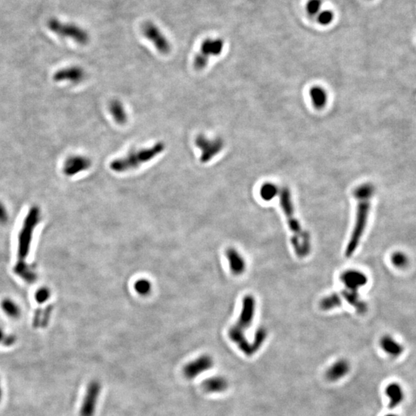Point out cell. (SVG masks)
I'll use <instances>...</instances> for the list:
<instances>
[{"label":"cell","mask_w":416,"mask_h":416,"mask_svg":"<svg viewBox=\"0 0 416 416\" xmlns=\"http://www.w3.org/2000/svg\"><path fill=\"white\" fill-rule=\"evenodd\" d=\"M279 199L281 208L285 214L287 225L292 234L290 240L294 252L298 258H305L311 251V236L307 231L304 230L296 216L292 193L289 187L283 186L280 190Z\"/></svg>","instance_id":"obj_1"},{"label":"cell","mask_w":416,"mask_h":416,"mask_svg":"<svg viewBox=\"0 0 416 416\" xmlns=\"http://www.w3.org/2000/svg\"><path fill=\"white\" fill-rule=\"evenodd\" d=\"M374 193L375 187L369 183L357 186L353 192L357 206L353 232L351 234L345 250V255L348 258L354 255L365 232L371 211V199Z\"/></svg>","instance_id":"obj_2"},{"label":"cell","mask_w":416,"mask_h":416,"mask_svg":"<svg viewBox=\"0 0 416 416\" xmlns=\"http://www.w3.org/2000/svg\"><path fill=\"white\" fill-rule=\"evenodd\" d=\"M256 313V300L252 295H246L242 300L241 310L236 323L228 331V337L246 356H254L251 343L245 336L250 328Z\"/></svg>","instance_id":"obj_3"},{"label":"cell","mask_w":416,"mask_h":416,"mask_svg":"<svg viewBox=\"0 0 416 416\" xmlns=\"http://www.w3.org/2000/svg\"><path fill=\"white\" fill-rule=\"evenodd\" d=\"M165 148V143L160 141L150 147L132 150L124 157L113 161L110 164V168L117 173H123L137 169L143 164L150 162L156 157L162 154Z\"/></svg>","instance_id":"obj_4"},{"label":"cell","mask_w":416,"mask_h":416,"mask_svg":"<svg viewBox=\"0 0 416 416\" xmlns=\"http://www.w3.org/2000/svg\"><path fill=\"white\" fill-rule=\"evenodd\" d=\"M47 25L53 33L64 38L72 39L77 44L86 45L90 41L88 33L76 25L61 23L57 19H50Z\"/></svg>","instance_id":"obj_5"},{"label":"cell","mask_w":416,"mask_h":416,"mask_svg":"<svg viewBox=\"0 0 416 416\" xmlns=\"http://www.w3.org/2000/svg\"><path fill=\"white\" fill-rule=\"evenodd\" d=\"M223 40L221 39H206L200 46V51L194 57L193 66L197 70H202L207 66L211 57L221 55L224 50Z\"/></svg>","instance_id":"obj_6"},{"label":"cell","mask_w":416,"mask_h":416,"mask_svg":"<svg viewBox=\"0 0 416 416\" xmlns=\"http://www.w3.org/2000/svg\"><path fill=\"white\" fill-rule=\"evenodd\" d=\"M195 145L200 150V162L206 164L223 150L225 143L222 139H209L204 135L200 134L196 137Z\"/></svg>","instance_id":"obj_7"},{"label":"cell","mask_w":416,"mask_h":416,"mask_svg":"<svg viewBox=\"0 0 416 416\" xmlns=\"http://www.w3.org/2000/svg\"><path fill=\"white\" fill-rule=\"evenodd\" d=\"M101 391L102 385L98 381L94 380L88 384L80 408V416H95Z\"/></svg>","instance_id":"obj_8"},{"label":"cell","mask_w":416,"mask_h":416,"mask_svg":"<svg viewBox=\"0 0 416 416\" xmlns=\"http://www.w3.org/2000/svg\"><path fill=\"white\" fill-rule=\"evenodd\" d=\"M213 357L209 355H202L186 363L183 366L182 372L187 379H193L202 375L203 373L211 369L214 366Z\"/></svg>","instance_id":"obj_9"},{"label":"cell","mask_w":416,"mask_h":416,"mask_svg":"<svg viewBox=\"0 0 416 416\" xmlns=\"http://www.w3.org/2000/svg\"><path fill=\"white\" fill-rule=\"evenodd\" d=\"M143 35L149 41L154 44L155 48L161 54L167 55L171 52V47L168 39L164 37L162 32L152 23H146L142 28Z\"/></svg>","instance_id":"obj_10"},{"label":"cell","mask_w":416,"mask_h":416,"mask_svg":"<svg viewBox=\"0 0 416 416\" xmlns=\"http://www.w3.org/2000/svg\"><path fill=\"white\" fill-rule=\"evenodd\" d=\"M91 166V160L86 156H69L64 161L62 172L67 177L76 176L78 174L90 169Z\"/></svg>","instance_id":"obj_11"},{"label":"cell","mask_w":416,"mask_h":416,"mask_svg":"<svg viewBox=\"0 0 416 416\" xmlns=\"http://www.w3.org/2000/svg\"><path fill=\"white\" fill-rule=\"evenodd\" d=\"M339 278L344 285V289L351 292H358V289L364 286L368 282L366 275L356 269L344 271Z\"/></svg>","instance_id":"obj_12"},{"label":"cell","mask_w":416,"mask_h":416,"mask_svg":"<svg viewBox=\"0 0 416 416\" xmlns=\"http://www.w3.org/2000/svg\"><path fill=\"white\" fill-rule=\"evenodd\" d=\"M86 77L84 69L80 66H71L58 69L54 73L53 79L57 83L69 82L71 83H79Z\"/></svg>","instance_id":"obj_13"},{"label":"cell","mask_w":416,"mask_h":416,"mask_svg":"<svg viewBox=\"0 0 416 416\" xmlns=\"http://www.w3.org/2000/svg\"><path fill=\"white\" fill-rule=\"evenodd\" d=\"M227 259L232 273L235 276H240L246 271L247 264L242 254L235 247H228L225 251Z\"/></svg>","instance_id":"obj_14"},{"label":"cell","mask_w":416,"mask_h":416,"mask_svg":"<svg viewBox=\"0 0 416 416\" xmlns=\"http://www.w3.org/2000/svg\"><path fill=\"white\" fill-rule=\"evenodd\" d=\"M350 363L345 358L337 360L325 371V378L330 382H336L346 377L350 371Z\"/></svg>","instance_id":"obj_15"},{"label":"cell","mask_w":416,"mask_h":416,"mask_svg":"<svg viewBox=\"0 0 416 416\" xmlns=\"http://www.w3.org/2000/svg\"><path fill=\"white\" fill-rule=\"evenodd\" d=\"M201 388L206 393L219 394L228 389V382L223 376L210 377L201 383Z\"/></svg>","instance_id":"obj_16"},{"label":"cell","mask_w":416,"mask_h":416,"mask_svg":"<svg viewBox=\"0 0 416 416\" xmlns=\"http://www.w3.org/2000/svg\"><path fill=\"white\" fill-rule=\"evenodd\" d=\"M380 346L384 352L392 357L401 356L404 351L403 346L389 335H385L381 339Z\"/></svg>","instance_id":"obj_17"},{"label":"cell","mask_w":416,"mask_h":416,"mask_svg":"<svg viewBox=\"0 0 416 416\" xmlns=\"http://www.w3.org/2000/svg\"><path fill=\"white\" fill-rule=\"evenodd\" d=\"M109 111L114 120L118 124L123 125L127 122V114L123 103L121 102L120 100L117 99L111 100L109 104Z\"/></svg>","instance_id":"obj_18"},{"label":"cell","mask_w":416,"mask_h":416,"mask_svg":"<svg viewBox=\"0 0 416 416\" xmlns=\"http://www.w3.org/2000/svg\"><path fill=\"white\" fill-rule=\"evenodd\" d=\"M385 393L389 398V409L397 407L404 399V392L402 387L397 383H391L387 386Z\"/></svg>","instance_id":"obj_19"},{"label":"cell","mask_w":416,"mask_h":416,"mask_svg":"<svg viewBox=\"0 0 416 416\" xmlns=\"http://www.w3.org/2000/svg\"><path fill=\"white\" fill-rule=\"evenodd\" d=\"M309 93L313 106L316 109H323L328 101V94L325 89L315 86L311 87Z\"/></svg>","instance_id":"obj_20"},{"label":"cell","mask_w":416,"mask_h":416,"mask_svg":"<svg viewBox=\"0 0 416 416\" xmlns=\"http://www.w3.org/2000/svg\"><path fill=\"white\" fill-rule=\"evenodd\" d=\"M342 304V298L340 294L334 292L320 300L319 307L322 311H331L340 307Z\"/></svg>","instance_id":"obj_21"},{"label":"cell","mask_w":416,"mask_h":416,"mask_svg":"<svg viewBox=\"0 0 416 416\" xmlns=\"http://www.w3.org/2000/svg\"><path fill=\"white\" fill-rule=\"evenodd\" d=\"M280 190L275 183H264L261 186L260 190V195L264 201H270L273 200L277 195L279 194Z\"/></svg>","instance_id":"obj_22"},{"label":"cell","mask_w":416,"mask_h":416,"mask_svg":"<svg viewBox=\"0 0 416 416\" xmlns=\"http://www.w3.org/2000/svg\"><path fill=\"white\" fill-rule=\"evenodd\" d=\"M267 337H268V332L265 328H259L257 329L254 334V341H253V343H251V348H252L254 355L257 353L261 346L264 345V342L266 341Z\"/></svg>","instance_id":"obj_23"},{"label":"cell","mask_w":416,"mask_h":416,"mask_svg":"<svg viewBox=\"0 0 416 416\" xmlns=\"http://www.w3.org/2000/svg\"><path fill=\"white\" fill-rule=\"evenodd\" d=\"M152 289V285L150 281L145 278L137 280L134 284V289L137 293L142 296H146L150 294Z\"/></svg>","instance_id":"obj_24"},{"label":"cell","mask_w":416,"mask_h":416,"mask_svg":"<svg viewBox=\"0 0 416 416\" xmlns=\"http://www.w3.org/2000/svg\"><path fill=\"white\" fill-rule=\"evenodd\" d=\"M322 2L321 0H308L306 4V11L309 16H315L321 9Z\"/></svg>","instance_id":"obj_25"},{"label":"cell","mask_w":416,"mask_h":416,"mask_svg":"<svg viewBox=\"0 0 416 416\" xmlns=\"http://www.w3.org/2000/svg\"><path fill=\"white\" fill-rule=\"evenodd\" d=\"M334 19V14L332 11L325 10L320 12L318 16V22L322 26H328L332 23Z\"/></svg>","instance_id":"obj_26"},{"label":"cell","mask_w":416,"mask_h":416,"mask_svg":"<svg viewBox=\"0 0 416 416\" xmlns=\"http://www.w3.org/2000/svg\"><path fill=\"white\" fill-rule=\"evenodd\" d=\"M392 261L398 268H404L407 265L408 258L403 253L397 252L392 255Z\"/></svg>","instance_id":"obj_27"},{"label":"cell","mask_w":416,"mask_h":416,"mask_svg":"<svg viewBox=\"0 0 416 416\" xmlns=\"http://www.w3.org/2000/svg\"><path fill=\"white\" fill-rule=\"evenodd\" d=\"M4 307H5V311L9 313V314H10L11 315H12V316L16 315L18 314L17 307L14 305L13 304H12V303L9 302V301H5V304H4Z\"/></svg>","instance_id":"obj_28"},{"label":"cell","mask_w":416,"mask_h":416,"mask_svg":"<svg viewBox=\"0 0 416 416\" xmlns=\"http://www.w3.org/2000/svg\"><path fill=\"white\" fill-rule=\"evenodd\" d=\"M0 342H2L5 346H11V345L14 343V339L12 337H6V338H5L3 334L0 331Z\"/></svg>","instance_id":"obj_29"},{"label":"cell","mask_w":416,"mask_h":416,"mask_svg":"<svg viewBox=\"0 0 416 416\" xmlns=\"http://www.w3.org/2000/svg\"><path fill=\"white\" fill-rule=\"evenodd\" d=\"M6 217V213H5V209L2 204H0V220L5 219Z\"/></svg>","instance_id":"obj_30"},{"label":"cell","mask_w":416,"mask_h":416,"mask_svg":"<svg viewBox=\"0 0 416 416\" xmlns=\"http://www.w3.org/2000/svg\"><path fill=\"white\" fill-rule=\"evenodd\" d=\"M2 388H1V385H0V402H1V399H2Z\"/></svg>","instance_id":"obj_31"},{"label":"cell","mask_w":416,"mask_h":416,"mask_svg":"<svg viewBox=\"0 0 416 416\" xmlns=\"http://www.w3.org/2000/svg\"><path fill=\"white\" fill-rule=\"evenodd\" d=\"M396 416V415H393V414H389V415H387V416Z\"/></svg>","instance_id":"obj_32"}]
</instances>
